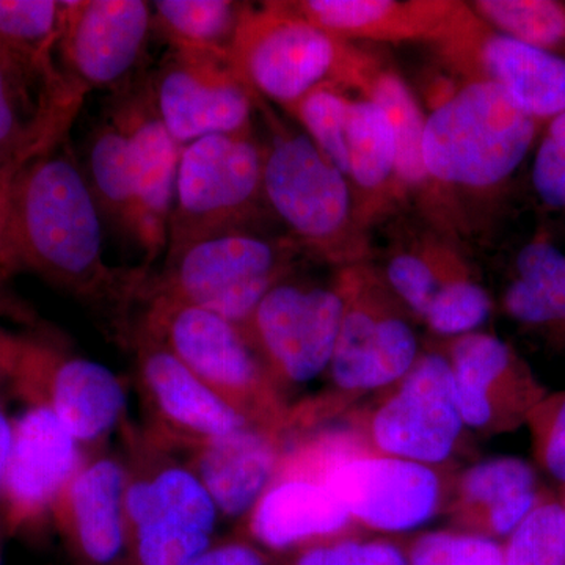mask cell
Masks as SVG:
<instances>
[{
  "label": "cell",
  "instance_id": "cell-1",
  "mask_svg": "<svg viewBox=\"0 0 565 565\" xmlns=\"http://www.w3.org/2000/svg\"><path fill=\"white\" fill-rule=\"evenodd\" d=\"M0 269L35 275L74 299L103 308L128 334L150 270L117 269L104 256L103 215L65 141L11 177L0 226Z\"/></svg>",
  "mask_w": 565,
  "mask_h": 565
},
{
  "label": "cell",
  "instance_id": "cell-2",
  "mask_svg": "<svg viewBox=\"0 0 565 565\" xmlns=\"http://www.w3.org/2000/svg\"><path fill=\"white\" fill-rule=\"evenodd\" d=\"M541 128L492 82L452 77L434 85L424 122V169L460 244L473 233L475 211L503 193Z\"/></svg>",
  "mask_w": 565,
  "mask_h": 565
},
{
  "label": "cell",
  "instance_id": "cell-3",
  "mask_svg": "<svg viewBox=\"0 0 565 565\" xmlns=\"http://www.w3.org/2000/svg\"><path fill=\"white\" fill-rule=\"evenodd\" d=\"M267 126L263 189L267 210L303 255L340 267L371 262V234L360 225L351 184L300 128L258 99Z\"/></svg>",
  "mask_w": 565,
  "mask_h": 565
},
{
  "label": "cell",
  "instance_id": "cell-4",
  "mask_svg": "<svg viewBox=\"0 0 565 565\" xmlns=\"http://www.w3.org/2000/svg\"><path fill=\"white\" fill-rule=\"evenodd\" d=\"M137 323L248 422L285 433L291 411L244 327L158 292Z\"/></svg>",
  "mask_w": 565,
  "mask_h": 565
},
{
  "label": "cell",
  "instance_id": "cell-5",
  "mask_svg": "<svg viewBox=\"0 0 565 565\" xmlns=\"http://www.w3.org/2000/svg\"><path fill=\"white\" fill-rule=\"evenodd\" d=\"M296 448L318 470L353 525L404 533L433 519L445 501L438 468L377 451L356 429H334Z\"/></svg>",
  "mask_w": 565,
  "mask_h": 565
},
{
  "label": "cell",
  "instance_id": "cell-6",
  "mask_svg": "<svg viewBox=\"0 0 565 565\" xmlns=\"http://www.w3.org/2000/svg\"><path fill=\"white\" fill-rule=\"evenodd\" d=\"M362 47L333 36L289 9L286 0L250 6L232 57L255 95L288 114L316 88H351Z\"/></svg>",
  "mask_w": 565,
  "mask_h": 565
},
{
  "label": "cell",
  "instance_id": "cell-7",
  "mask_svg": "<svg viewBox=\"0 0 565 565\" xmlns=\"http://www.w3.org/2000/svg\"><path fill=\"white\" fill-rule=\"evenodd\" d=\"M302 255L286 234H217L167 252L162 273L148 277L143 292L173 297L245 327L264 296L291 277Z\"/></svg>",
  "mask_w": 565,
  "mask_h": 565
},
{
  "label": "cell",
  "instance_id": "cell-8",
  "mask_svg": "<svg viewBox=\"0 0 565 565\" xmlns=\"http://www.w3.org/2000/svg\"><path fill=\"white\" fill-rule=\"evenodd\" d=\"M263 162V141L255 132L203 137L182 147L167 252L255 230L270 214Z\"/></svg>",
  "mask_w": 565,
  "mask_h": 565
},
{
  "label": "cell",
  "instance_id": "cell-9",
  "mask_svg": "<svg viewBox=\"0 0 565 565\" xmlns=\"http://www.w3.org/2000/svg\"><path fill=\"white\" fill-rule=\"evenodd\" d=\"M343 318L329 371L340 396L390 388L419 359L408 311L373 262L340 267L333 280Z\"/></svg>",
  "mask_w": 565,
  "mask_h": 565
},
{
  "label": "cell",
  "instance_id": "cell-10",
  "mask_svg": "<svg viewBox=\"0 0 565 565\" xmlns=\"http://www.w3.org/2000/svg\"><path fill=\"white\" fill-rule=\"evenodd\" d=\"M11 393L54 412L77 444L96 452L122 422L128 393L106 364L76 355L46 327L18 333Z\"/></svg>",
  "mask_w": 565,
  "mask_h": 565
},
{
  "label": "cell",
  "instance_id": "cell-11",
  "mask_svg": "<svg viewBox=\"0 0 565 565\" xmlns=\"http://www.w3.org/2000/svg\"><path fill=\"white\" fill-rule=\"evenodd\" d=\"M129 463V565H191L214 545L217 505L191 463L156 452Z\"/></svg>",
  "mask_w": 565,
  "mask_h": 565
},
{
  "label": "cell",
  "instance_id": "cell-12",
  "mask_svg": "<svg viewBox=\"0 0 565 565\" xmlns=\"http://www.w3.org/2000/svg\"><path fill=\"white\" fill-rule=\"evenodd\" d=\"M356 427L377 451L437 468L455 455L465 429L455 377L441 352L422 353L414 367Z\"/></svg>",
  "mask_w": 565,
  "mask_h": 565
},
{
  "label": "cell",
  "instance_id": "cell-13",
  "mask_svg": "<svg viewBox=\"0 0 565 565\" xmlns=\"http://www.w3.org/2000/svg\"><path fill=\"white\" fill-rule=\"evenodd\" d=\"M150 87L159 117L181 148L203 137L253 132L259 98L232 55L169 47Z\"/></svg>",
  "mask_w": 565,
  "mask_h": 565
},
{
  "label": "cell",
  "instance_id": "cell-14",
  "mask_svg": "<svg viewBox=\"0 0 565 565\" xmlns=\"http://www.w3.org/2000/svg\"><path fill=\"white\" fill-rule=\"evenodd\" d=\"M343 318L334 285L278 282L244 327L275 385L310 384L329 371Z\"/></svg>",
  "mask_w": 565,
  "mask_h": 565
},
{
  "label": "cell",
  "instance_id": "cell-15",
  "mask_svg": "<svg viewBox=\"0 0 565 565\" xmlns=\"http://www.w3.org/2000/svg\"><path fill=\"white\" fill-rule=\"evenodd\" d=\"M430 47L452 77L492 82L542 125L565 110V58L493 31L467 2Z\"/></svg>",
  "mask_w": 565,
  "mask_h": 565
},
{
  "label": "cell",
  "instance_id": "cell-16",
  "mask_svg": "<svg viewBox=\"0 0 565 565\" xmlns=\"http://www.w3.org/2000/svg\"><path fill=\"white\" fill-rule=\"evenodd\" d=\"M152 6L145 0H62L57 54L79 95L121 92L147 51Z\"/></svg>",
  "mask_w": 565,
  "mask_h": 565
},
{
  "label": "cell",
  "instance_id": "cell-17",
  "mask_svg": "<svg viewBox=\"0 0 565 565\" xmlns=\"http://www.w3.org/2000/svg\"><path fill=\"white\" fill-rule=\"evenodd\" d=\"M107 115L125 134L136 188L134 244L143 253V269L169 248L174 189L182 148L167 131L150 79L132 81L115 93Z\"/></svg>",
  "mask_w": 565,
  "mask_h": 565
},
{
  "label": "cell",
  "instance_id": "cell-18",
  "mask_svg": "<svg viewBox=\"0 0 565 565\" xmlns=\"http://www.w3.org/2000/svg\"><path fill=\"white\" fill-rule=\"evenodd\" d=\"M87 457L61 419L43 404H25L14 419L13 445L2 486L0 520L7 533L35 530Z\"/></svg>",
  "mask_w": 565,
  "mask_h": 565
},
{
  "label": "cell",
  "instance_id": "cell-19",
  "mask_svg": "<svg viewBox=\"0 0 565 565\" xmlns=\"http://www.w3.org/2000/svg\"><path fill=\"white\" fill-rule=\"evenodd\" d=\"M245 522L253 541L273 552H299L344 537L353 526L322 476L296 446L285 448L273 482Z\"/></svg>",
  "mask_w": 565,
  "mask_h": 565
},
{
  "label": "cell",
  "instance_id": "cell-20",
  "mask_svg": "<svg viewBox=\"0 0 565 565\" xmlns=\"http://www.w3.org/2000/svg\"><path fill=\"white\" fill-rule=\"evenodd\" d=\"M129 337L137 351L141 392L174 444L193 449L253 424L147 330L137 326Z\"/></svg>",
  "mask_w": 565,
  "mask_h": 565
},
{
  "label": "cell",
  "instance_id": "cell-21",
  "mask_svg": "<svg viewBox=\"0 0 565 565\" xmlns=\"http://www.w3.org/2000/svg\"><path fill=\"white\" fill-rule=\"evenodd\" d=\"M441 353L451 366L465 427L500 429L511 423L512 415L530 414L539 404L525 364L494 334L449 338Z\"/></svg>",
  "mask_w": 565,
  "mask_h": 565
},
{
  "label": "cell",
  "instance_id": "cell-22",
  "mask_svg": "<svg viewBox=\"0 0 565 565\" xmlns=\"http://www.w3.org/2000/svg\"><path fill=\"white\" fill-rule=\"evenodd\" d=\"M128 462L95 452L58 498L52 516L82 564L117 565L128 555Z\"/></svg>",
  "mask_w": 565,
  "mask_h": 565
},
{
  "label": "cell",
  "instance_id": "cell-23",
  "mask_svg": "<svg viewBox=\"0 0 565 565\" xmlns=\"http://www.w3.org/2000/svg\"><path fill=\"white\" fill-rule=\"evenodd\" d=\"M351 88L373 99L388 115L396 140L397 182L404 207H415L426 225L455 239L433 182L424 169L426 114L407 82L390 63L363 50Z\"/></svg>",
  "mask_w": 565,
  "mask_h": 565
},
{
  "label": "cell",
  "instance_id": "cell-24",
  "mask_svg": "<svg viewBox=\"0 0 565 565\" xmlns=\"http://www.w3.org/2000/svg\"><path fill=\"white\" fill-rule=\"evenodd\" d=\"M289 9L345 41L433 46L451 28L457 0H286Z\"/></svg>",
  "mask_w": 565,
  "mask_h": 565
},
{
  "label": "cell",
  "instance_id": "cell-25",
  "mask_svg": "<svg viewBox=\"0 0 565 565\" xmlns=\"http://www.w3.org/2000/svg\"><path fill=\"white\" fill-rule=\"evenodd\" d=\"M61 0H0V58L52 110L76 118L84 96L55 63Z\"/></svg>",
  "mask_w": 565,
  "mask_h": 565
},
{
  "label": "cell",
  "instance_id": "cell-26",
  "mask_svg": "<svg viewBox=\"0 0 565 565\" xmlns=\"http://www.w3.org/2000/svg\"><path fill=\"white\" fill-rule=\"evenodd\" d=\"M282 433L248 424L193 448L191 465L221 516L245 519L280 465Z\"/></svg>",
  "mask_w": 565,
  "mask_h": 565
},
{
  "label": "cell",
  "instance_id": "cell-27",
  "mask_svg": "<svg viewBox=\"0 0 565 565\" xmlns=\"http://www.w3.org/2000/svg\"><path fill=\"white\" fill-rule=\"evenodd\" d=\"M343 174L352 188L360 225L367 233L404 207L392 122L379 104L356 90L345 122Z\"/></svg>",
  "mask_w": 565,
  "mask_h": 565
},
{
  "label": "cell",
  "instance_id": "cell-28",
  "mask_svg": "<svg viewBox=\"0 0 565 565\" xmlns=\"http://www.w3.org/2000/svg\"><path fill=\"white\" fill-rule=\"evenodd\" d=\"M541 501L531 465L515 457H498L463 471L451 514L465 533L494 541L514 533Z\"/></svg>",
  "mask_w": 565,
  "mask_h": 565
},
{
  "label": "cell",
  "instance_id": "cell-29",
  "mask_svg": "<svg viewBox=\"0 0 565 565\" xmlns=\"http://www.w3.org/2000/svg\"><path fill=\"white\" fill-rule=\"evenodd\" d=\"M408 233L394 243L381 273L405 310L422 321L444 286L473 270L460 248L462 244L451 237L426 223L422 230Z\"/></svg>",
  "mask_w": 565,
  "mask_h": 565
},
{
  "label": "cell",
  "instance_id": "cell-30",
  "mask_svg": "<svg viewBox=\"0 0 565 565\" xmlns=\"http://www.w3.org/2000/svg\"><path fill=\"white\" fill-rule=\"evenodd\" d=\"M70 128L0 58V163L11 177L66 139Z\"/></svg>",
  "mask_w": 565,
  "mask_h": 565
},
{
  "label": "cell",
  "instance_id": "cell-31",
  "mask_svg": "<svg viewBox=\"0 0 565 565\" xmlns=\"http://www.w3.org/2000/svg\"><path fill=\"white\" fill-rule=\"evenodd\" d=\"M505 313L531 327L565 323V253L537 234L519 252L515 277L505 288Z\"/></svg>",
  "mask_w": 565,
  "mask_h": 565
},
{
  "label": "cell",
  "instance_id": "cell-32",
  "mask_svg": "<svg viewBox=\"0 0 565 565\" xmlns=\"http://www.w3.org/2000/svg\"><path fill=\"white\" fill-rule=\"evenodd\" d=\"M152 32L177 50L232 55L234 39L252 3L236 0H156Z\"/></svg>",
  "mask_w": 565,
  "mask_h": 565
},
{
  "label": "cell",
  "instance_id": "cell-33",
  "mask_svg": "<svg viewBox=\"0 0 565 565\" xmlns=\"http://www.w3.org/2000/svg\"><path fill=\"white\" fill-rule=\"evenodd\" d=\"M84 174L103 221L134 244L136 188L131 158L125 134L109 115L93 129Z\"/></svg>",
  "mask_w": 565,
  "mask_h": 565
},
{
  "label": "cell",
  "instance_id": "cell-34",
  "mask_svg": "<svg viewBox=\"0 0 565 565\" xmlns=\"http://www.w3.org/2000/svg\"><path fill=\"white\" fill-rule=\"evenodd\" d=\"M470 10L493 31L565 58V3L556 0H473Z\"/></svg>",
  "mask_w": 565,
  "mask_h": 565
},
{
  "label": "cell",
  "instance_id": "cell-35",
  "mask_svg": "<svg viewBox=\"0 0 565 565\" xmlns=\"http://www.w3.org/2000/svg\"><path fill=\"white\" fill-rule=\"evenodd\" d=\"M504 565H565V508L542 500L509 535Z\"/></svg>",
  "mask_w": 565,
  "mask_h": 565
},
{
  "label": "cell",
  "instance_id": "cell-36",
  "mask_svg": "<svg viewBox=\"0 0 565 565\" xmlns=\"http://www.w3.org/2000/svg\"><path fill=\"white\" fill-rule=\"evenodd\" d=\"M492 308L489 292L471 274L444 286L422 321L430 332L449 340L476 332L490 318Z\"/></svg>",
  "mask_w": 565,
  "mask_h": 565
},
{
  "label": "cell",
  "instance_id": "cell-37",
  "mask_svg": "<svg viewBox=\"0 0 565 565\" xmlns=\"http://www.w3.org/2000/svg\"><path fill=\"white\" fill-rule=\"evenodd\" d=\"M408 565H504L503 546L484 535L435 531L404 550Z\"/></svg>",
  "mask_w": 565,
  "mask_h": 565
},
{
  "label": "cell",
  "instance_id": "cell-38",
  "mask_svg": "<svg viewBox=\"0 0 565 565\" xmlns=\"http://www.w3.org/2000/svg\"><path fill=\"white\" fill-rule=\"evenodd\" d=\"M292 565H408L403 548L388 541L344 537L305 546Z\"/></svg>",
  "mask_w": 565,
  "mask_h": 565
},
{
  "label": "cell",
  "instance_id": "cell-39",
  "mask_svg": "<svg viewBox=\"0 0 565 565\" xmlns=\"http://www.w3.org/2000/svg\"><path fill=\"white\" fill-rule=\"evenodd\" d=\"M531 178L534 191L545 206L565 211V110L545 122Z\"/></svg>",
  "mask_w": 565,
  "mask_h": 565
},
{
  "label": "cell",
  "instance_id": "cell-40",
  "mask_svg": "<svg viewBox=\"0 0 565 565\" xmlns=\"http://www.w3.org/2000/svg\"><path fill=\"white\" fill-rule=\"evenodd\" d=\"M531 414L541 462L565 486V394L548 403H539Z\"/></svg>",
  "mask_w": 565,
  "mask_h": 565
},
{
  "label": "cell",
  "instance_id": "cell-41",
  "mask_svg": "<svg viewBox=\"0 0 565 565\" xmlns=\"http://www.w3.org/2000/svg\"><path fill=\"white\" fill-rule=\"evenodd\" d=\"M191 565H270V557L262 546L245 541L212 545Z\"/></svg>",
  "mask_w": 565,
  "mask_h": 565
},
{
  "label": "cell",
  "instance_id": "cell-42",
  "mask_svg": "<svg viewBox=\"0 0 565 565\" xmlns=\"http://www.w3.org/2000/svg\"><path fill=\"white\" fill-rule=\"evenodd\" d=\"M0 318L24 323L29 329L40 326L35 310L21 299L20 294L10 286V275L0 269Z\"/></svg>",
  "mask_w": 565,
  "mask_h": 565
},
{
  "label": "cell",
  "instance_id": "cell-43",
  "mask_svg": "<svg viewBox=\"0 0 565 565\" xmlns=\"http://www.w3.org/2000/svg\"><path fill=\"white\" fill-rule=\"evenodd\" d=\"M18 333L0 326V394H11V374L17 356Z\"/></svg>",
  "mask_w": 565,
  "mask_h": 565
},
{
  "label": "cell",
  "instance_id": "cell-44",
  "mask_svg": "<svg viewBox=\"0 0 565 565\" xmlns=\"http://www.w3.org/2000/svg\"><path fill=\"white\" fill-rule=\"evenodd\" d=\"M7 394H0V486H2L3 475H6L7 463L13 445L14 419L10 418L9 412L6 411L3 397Z\"/></svg>",
  "mask_w": 565,
  "mask_h": 565
},
{
  "label": "cell",
  "instance_id": "cell-45",
  "mask_svg": "<svg viewBox=\"0 0 565 565\" xmlns=\"http://www.w3.org/2000/svg\"><path fill=\"white\" fill-rule=\"evenodd\" d=\"M9 182L0 185V226H2L3 214H6L7 189H9Z\"/></svg>",
  "mask_w": 565,
  "mask_h": 565
},
{
  "label": "cell",
  "instance_id": "cell-46",
  "mask_svg": "<svg viewBox=\"0 0 565 565\" xmlns=\"http://www.w3.org/2000/svg\"><path fill=\"white\" fill-rule=\"evenodd\" d=\"M11 180V174L9 173V170L6 169V167L0 163V185L7 184Z\"/></svg>",
  "mask_w": 565,
  "mask_h": 565
},
{
  "label": "cell",
  "instance_id": "cell-47",
  "mask_svg": "<svg viewBox=\"0 0 565 565\" xmlns=\"http://www.w3.org/2000/svg\"><path fill=\"white\" fill-rule=\"evenodd\" d=\"M0 565H2V556H0Z\"/></svg>",
  "mask_w": 565,
  "mask_h": 565
},
{
  "label": "cell",
  "instance_id": "cell-48",
  "mask_svg": "<svg viewBox=\"0 0 565 565\" xmlns=\"http://www.w3.org/2000/svg\"><path fill=\"white\" fill-rule=\"evenodd\" d=\"M563 504H564V508H565V500H564V503H563Z\"/></svg>",
  "mask_w": 565,
  "mask_h": 565
}]
</instances>
